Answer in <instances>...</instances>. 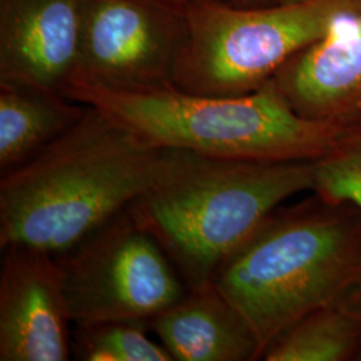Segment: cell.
<instances>
[{
  "label": "cell",
  "mask_w": 361,
  "mask_h": 361,
  "mask_svg": "<svg viewBox=\"0 0 361 361\" xmlns=\"http://www.w3.org/2000/svg\"><path fill=\"white\" fill-rule=\"evenodd\" d=\"M183 153L150 146L87 106L46 150L0 176V247L65 255L128 212Z\"/></svg>",
  "instance_id": "obj_1"
},
{
  "label": "cell",
  "mask_w": 361,
  "mask_h": 361,
  "mask_svg": "<svg viewBox=\"0 0 361 361\" xmlns=\"http://www.w3.org/2000/svg\"><path fill=\"white\" fill-rule=\"evenodd\" d=\"M214 285L243 313L264 355L301 317L360 293V210L316 193L279 207L226 259Z\"/></svg>",
  "instance_id": "obj_2"
},
{
  "label": "cell",
  "mask_w": 361,
  "mask_h": 361,
  "mask_svg": "<svg viewBox=\"0 0 361 361\" xmlns=\"http://www.w3.org/2000/svg\"><path fill=\"white\" fill-rule=\"evenodd\" d=\"M313 185L314 161H233L185 152L129 213L195 290L214 284L226 259Z\"/></svg>",
  "instance_id": "obj_3"
},
{
  "label": "cell",
  "mask_w": 361,
  "mask_h": 361,
  "mask_svg": "<svg viewBox=\"0 0 361 361\" xmlns=\"http://www.w3.org/2000/svg\"><path fill=\"white\" fill-rule=\"evenodd\" d=\"M71 101L102 110L143 142L233 161H316L344 125L298 116L271 79L238 97H207L174 86L113 91L74 85Z\"/></svg>",
  "instance_id": "obj_4"
},
{
  "label": "cell",
  "mask_w": 361,
  "mask_h": 361,
  "mask_svg": "<svg viewBox=\"0 0 361 361\" xmlns=\"http://www.w3.org/2000/svg\"><path fill=\"white\" fill-rule=\"evenodd\" d=\"M360 13L361 0H298L259 7L190 0L173 86L207 97L253 92L298 52Z\"/></svg>",
  "instance_id": "obj_5"
},
{
  "label": "cell",
  "mask_w": 361,
  "mask_h": 361,
  "mask_svg": "<svg viewBox=\"0 0 361 361\" xmlns=\"http://www.w3.org/2000/svg\"><path fill=\"white\" fill-rule=\"evenodd\" d=\"M56 258L73 325H149L189 292L162 246L129 210Z\"/></svg>",
  "instance_id": "obj_6"
},
{
  "label": "cell",
  "mask_w": 361,
  "mask_h": 361,
  "mask_svg": "<svg viewBox=\"0 0 361 361\" xmlns=\"http://www.w3.org/2000/svg\"><path fill=\"white\" fill-rule=\"evenodd\" d=\"M186 4L180 0H80L77 73L70 87L142 91L173 86L186 34Z\"/></svg>",
  "instance_id": "obj_7"
},
{
  "label": "cell",
  "mask_w": 361,
  "mask_h": 361,
  "mask_svg": "<svg viewBox=\"0 0 361 361\" xmlns=\"http://www.w3.org/2000/svg\"><path fill=\"white\" fill-rule=\"evenodd\" d=\"M1 250L0 360H70L73 322L58 258L25 245Z\"/></svg>",
  "instance_id": "obj_8"
},
{
  "label": "cell",
  "mask_w": 361,
  "mask_h": 361,
  "mask_svg": "<svg viewBox=\"0 0 361 361\" xmlns=\"http://www.w3.org/2000/svg\"><path fill=\"white\" fill-rule=\"evenodd\" d=\"M79 40L80 0H0V82L65 95Z\"/></svg>",
  "instance_id": "obj_9"
},
{
  "label": "cell",
  "mask_w": 361,
  "mask_h": 361,
  "mask_svg": "<svg viewBox=\"0 0 361 361\" xmlns=\"http://www.w3.org/2000/svg\"><path fill=\"white\" fill-rule=\"evenodd\" d=\"M273 80L298 116L344 126L361 122V13L298 52Z\"/></svg>",
  "instance_id": "obj_10"
},
{
  "label": "cell",
  "mask_w": 361,
  "mask_h": 361,
  "mask_svg": "<svg viewBox=\"0 0 361 361\" xmlns=\"http://www.w3.org/2000/svg\"><path fill=\"white\" fill-rule=\"evenodd\" d=\"M149 328L173 360L250 361L262 356L252 326L214 284L189 290Z\"/></svg>",
  "instance_id": "obj_11"
},
{
  "label": "cell",
  "mask_w": 361,
  "mask_h": 361,
  "mask_svg": "<svg viewBox=\"0 0 361 361\" xmlns=\"http://www.w3.org/2000/svg\"><path fill=\"white\" fill-rule=\"evenodd\" d=\"M86 110L61 92L0 82V176L34 159Z\"/></svg>",
  "instance_id": "obj_12"
},
{
  "label": "cell",
  "mask_w": 361,
  "mask_h": 361,
  "mask_svg": "<svg viewBox=\"0 0 361 361\" xmlns=\"http://www.w3.org/2000/svg\"><path fill=\"white\" fill-rule=\"evenodd\" d=\"M361 292L313 310L277 336L265 349L267 361L359 360Z\"/></svg>",
  "instance_id": "obj_13"
},
{
  "label": "cell",
  "mask_w": 361,
  "mask_h": 361,
  "mask_svg": "<svg viewBox=\"0 0 361 361\" xmlns=\"http://www.w3.org/2000/svg\"><path fill=\"white\" fill-rule=\"evenodd\" d=\"M74 326L71 355L77 360L173 361L168 349L147 336V324L102 322Z\"/></svg>",
  "instance_id": "obj_14"
},
{
  "label": "cell",
  "mask_w": 361,
  "mask_h": 361,
  "mask_svg": "<svg viewBox=\"0 0 361 361\" xmlns=\"http://www.w3.org/2000/svg\"><path fill=\"white\" fill-rule=\"evenodd\" d=\"M312 193L361 212V122L344 126L328 152L314 161Z\"/></svg>",
  "instance_id": "obj_15"
},
{
  "label": "cell",
  "mask_w": 361,
  "mask_h": 361,
  "mask_svg": "<svg viewBox=\"0 0 361 361\" xmlns=\"http://www.w3.org/2000/svg\"><path fill=\"white\" fill-rule=\"evenodd\" d=\"M226 1L238 7H259V6H268L273 3V0H226Z\"/></svg>",
  "instance_id": "obj_16"
},
{
  "label": "cell",
  "mask_w": 361,
  "mask_h": 361,
  "mask_svg": "<svg viewBox=\"0 0 361 361\" xmlns=\"http://www.w3.org/2000/svg\"><path fill=\"white\" fill-rule=\"evenodd\" d=\"M288 1H298V0H273V3H288Z\"/></svg>",
  "instance_id": "obj_17"
},
{
  "label": "cell",
  "mask_w": 361,
  "mask_h": 361,
  "mask_svg": "<svg viewBox=\"0 0 361 361\" xmlns=\"http://www.w3.org/2000/svg\"><path fill=\"white\" fill-rule=\"evenodd\" d=\"M180 1H185L186 3V1H190V0H180Z\"/></svg>",
  "instance_id": "obj_18"
},
{
  "label": "cell",
  "mask_w": 361,
  "mask_h": 361,
  "mask_svg": "<svg viewBox=\"0 0 361 361\" xmlns=\"http://www.w3.org/2000/svg\"><path fill=\"white\" fill-rule=\"evenodd\" d=\"M359 360L361 361V353H360V357H359Z\"/></svg>",
  "instance_id": "obj_19"
}]
</instances>
